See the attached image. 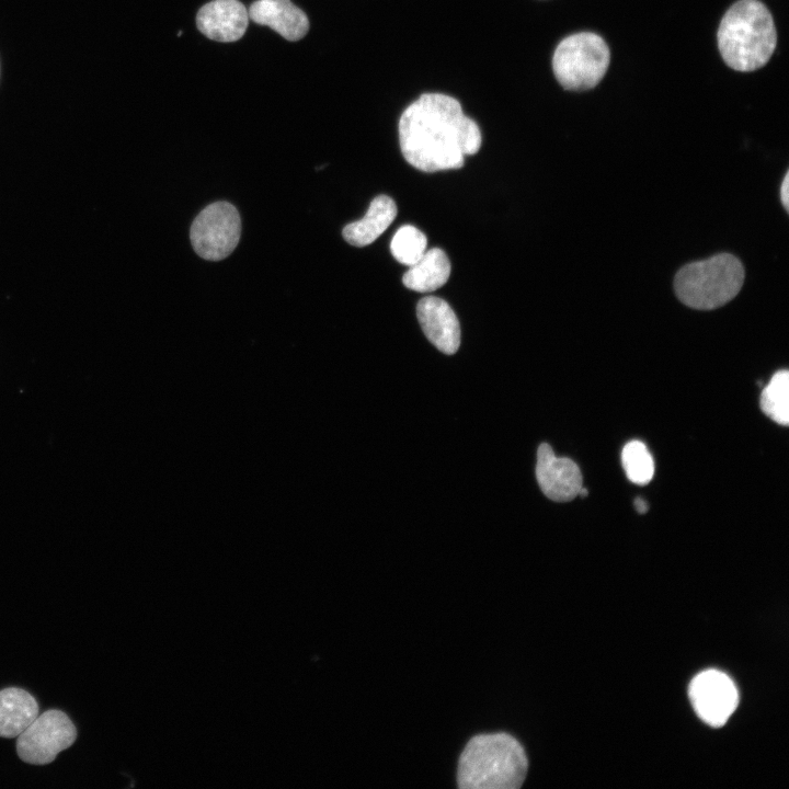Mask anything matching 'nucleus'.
I'll return each mask as SVG.
<instances>
[{"mask_svg":"<svg viewBox=\"0 0 789 789\" xmlns=\"http://www.w3.org/2000/svg\"><path fill=\"white\" fill-rule=\"evenodd\" d=\"M401 152L423 172L459 169L465 156L481 146L479 126L462 113L460 103L446 94L425 93L411 103L399 121Z\"/></svg>","mask_w":789,"mask_h":789,"instance_id":"nucleus-1","label":"nucleus"},{"mask_svg":"<svg viewBox=\"0 0 789 789\" xmlns=\"http://www.w3.org/2000/svg\"><path fill=\"white\" fill-rule=\"evenodd\" d=\"M536 479L542 493L554 502L573 500L583 485L579 466L570 458L557 457L547 443L537 450Z\"/></svg>","mask_w":789,"mask_h":789,"instance_id":"nucleus-9","label":"nucleus"},{"mask_svg":"<svg viewBox=\"0 0 789 789\" xmlns=\"http://www.w3.org/2000/svg\"><path fill=\"white\" fill-rule=\"evenodd\" d=\"M762 411L780 425L789 423V373L778 370L762 391L759 400Z\"/></svg>","mask_w":789,"mask_h":789,"instance_id":"nucleus-16","label":"nucleus"},{"mask_svg":"<svg viewBox=\"0 0 789 789\" xmlns=\"http://www.w3.org/2000/svg\"><path fill=\"white\" fill-rule=\"evenodd\" d=\"M38 716V705L26 690L9 687L0 690V736H19Z\"/></svg>","mask_w":789,"mask_h":789,"instance_id":"nucleus-14","label":"nucleus"},{"mask_svg":"<svg viewBox=\"0 0 789 789\" xmlns=\"http://www.w3.org/2000/svg\"><path fill=\"white\" fill-rule=\"evenodd\" d=\"M609 61L610 52L603 37L580 32L558 44L552 56V70L565 90L586 91L601 82Z\"/></svg>","mask_w":789,"mask_h":789,"instance_id":"nucleus-5","label":"nucleus"},{"mask_svg":"<svg viewBox=\"0 0 789 789\" xmlns=\"http://www.w3.org/2000/svg\"><path fill=\"white\" fill-rule=\"evenodd\" d=\"M249 19L277 32L285 39H301L309 31L307 14L290 0H255L248 9Z\"/></svg>","mask_w":789,"mask_h":789,"instance_id":"nucleus-12","label":"nucleus"},{"mask_svg":"<svg viewBox=\"0 0 789 789\" xmlns=\"http://www.w3.org/2000/svg\"><path fill=\"white\" fill-rule=\"evenodd\" d=\"M240 235V215L228 202L206 206L194 219L190 231L195 252L209 261L227 258L237 247Z\"/></svg>","mask_w":789,"mask_h":789,"instance_id":"nucleus-6","label":"nucleus"},{"mask_svg":"<svg viewBox=\"0 0 789 789\" xmlns=\"http://www.w3.org/2000/svg\"><path fill=\"white\" fill-rule=\"evenodd\" d=\"M587 494H588V491L582 485V488L580 489L578 495L584 498V496H586Z\"/></svg>","mask_w":789,"mask_h":789,"instance_id":"nucleus-21","label":"nucleus"},{"mask_svg":"<svg viewBox=\"0 0 789 789\" xmlns=\"http://www.w3.org/2000/svg\"><path fill=\"white\" fill-rule=\"evenodd\" d=\"M450 263L447 254L439 248H433L424 252L402 277V282L409 289L419 293H428L438 289L449 278Z\"/></svg>","mask_w":789,"mask_h":789,"instance_id":"nucleus-15","label":"nucleus"},{"mask_svg":"<svg viewBox=\"0 0 789 789\" xmlns=\"http://www.w3.org/2000/svg\"><path fill=\"white\" fill-rule=\"evenodd\" d=\"M528 761L521 743L499 732L471 737L460 754L457 781L461 789H516L526 778Z\"/></svg>","mask_w":789,"mask_h":789,"instance_id":"nucleus-2","label":"nucleus"},{"mask_svg":"<svg viewBox=\"0 0 789 789\" xmlns=\"http://www.w3.org/2000/svg\"><path fill=\"white\" fill-rule=\"evenodd\" d=\"M633 504H634L636 511H637L639 514H644V513L648 512V504H647V502H645L643 499L637 498V499L634 500V503H633Z\"/></svg>","mask_w":789,"mask_h":789,"instance_id":"nucleus-20","label":"nucleus"},{"mask_svg":"<svg viewBox=\"0 0 789 789\" xmlns=\"http://www.w3.org/2000/svg\"><path fill=\"white\" fill-rule=\"evenodd\" d=\"M416 316L427 340L441 352L455 354L460 345V325L456 313L442 298L427 296L416 306Z\"/></svg>","mask_w":789,"mask_h":789,"instance_id":"nucleus-11","label":"nucleus"},{"mask_svg":"<svg viewBox=\"0 0 789 789\" xmlns=\"http://www.w3.org/2000/svg\"><path fill=\"white\" fill-rule=\"evenodd\" d=\"M76 739L77 729L70 718L60 710L52 709L37 716L18 736L16 752L25 763L45 765L70 747Z\"/></svg>","mask_w":789,"mask_h":789,"instance_id":"nucleus-7","label":"nucleus"},{"mask_svg":"<svg viewBox=\"0 0 789 789\" xmlns=\"http://www.w3.org/2000/svg\"><path fill=\"white\" fill-rule=\"evenodd\" d=\"M788 180H789V174L787 172L782 180L781 186H780V198L787 210H788V202H789V190H788L789 182H788Z\"/></svg>","mask_w":789,"mask_h":789,"instance_id":"nucleus-19","label":"nucleus"},{"mask_svg":"<svg viewBox=\"0 0 789 789\" xmlns=\"http://www.w3.org/2000/svg\"><path fill=\"white\" fill-rule=\"evenodd\" d=\"M688 696L699 719L713 728L725 724L739 705L734 682L718 670L697 674L689 684Z\"/></svg>","mask_w":789,"mask_h":789,"instance_id":"nucleus-8","label":"nucleus"},{"mask_svg":"<svg viewBox=\"0 0 789 789\" xmlns=\"http://www.w3.org/2000/svg\"><path fill=\"white\" fill-rule=\"evenodd\" d=\"M744 281L741 261L730 253L688 263L674 278L678 299L698 310H712L732 300Z\"/></svg>","mask_w":789,"mask_h":789,"instance_id":"nucleus-4","label":"nucleus"},{"mask_svg":"<svg viewBox=\"0 0 789 789\" xmlns=\"http://www.w3.org/2000/svg\"><path fill=\"white\" fill-rule=\"evenodd\" d=\"M397 206L387 195L376 196L366 215L343 228V238L352 245L365 247L373 243L395 220Z\"/></svg>","mask_w":789,"mask_h":789,"instance_id":"nucleus-13","label":"nucleus"},{"mask_svg":"<svg viewBox=\"0 0 789 789\" xmlns=\"http://www.w3.org/2000/svg\"><path fill=\"white\" fill-rule=\"evenodd\" d=\"M621 464L629 481L644 485L654 474V461L647 446L640 441L627 443L621 451Z\"/></svg>","mask_w":789,"mask_h":789,"instance_id":"nucleus-17","label":"nucleus"},{"mask_svg":"<svg viewBox=\"0 0 789 789\" xmlns=\"http://www.w3.org/2000/svg\"><path fill=\"white\" fill-rule=\"evenodd\" d=\"M249 13L239 0H213L197 12V28L208 38L221 43L240 39L247 31Z\"/></svg>","mask_w":789,"mask_h":789,"instance_id":"nucleus-10","label":"nucleus"},{"mask_svg":"<svg viewBox=\"0 0 789 789\" xmlns=\"http://www.w3.org/2000/svg\"><path fill=\"white\" fill-rule=\"evenodd\" d=\"M717 37L724 62L737 71L765 66L777 44L773 16L759 0H740L731 5L720 22Z\"/></svg>","mask_w":789,"mask_h":789,"instance_id":"nucleus-3","label":"nucleus"},{"mask_svg":"<svg viewBox=\"0 0 789 789\" xmlns=\"http://www.w3.org/2000/svg\"><path fill=\"white\" fill-rule=\"evenodd\" d=\"M426 244V237L421 230L405 225L393 235L390 251L399 263L411 266L424 254Z\"/></svg>","mask_w":789,"mask_h":789,"instance_id":"nucleus-18","label":"nucleus"}]
</instances>
